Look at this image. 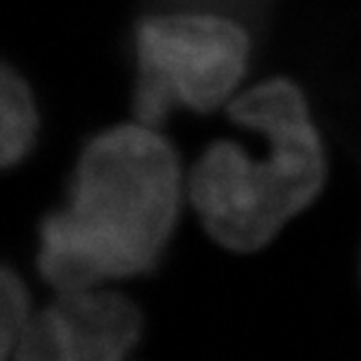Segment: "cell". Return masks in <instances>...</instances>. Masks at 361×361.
Returning <instances> with one entry per match:
<instances>
[{"label":"cell","mask_w":361,"mask_h":361,"mask_svg":"<svg viewBox=\"0 0 361 361\" xmlns=\"http://www.w3.org/2000/svg\"><path fill=\"white\" fill-rule=\"evenodd\" d=\"M228 116L262 135L252 154L238 142H216L190 176V200L204 231L224 248L252 252L270 244L324 188L326 152L302 92L270 79L238 96Z\"/></svg>","instance_id":"7a4b0ae2"},{"label":"cell","mask_w":361,"mask_h":361,"mask_svg":"<svg viewBox=\"0 0 361 361\" xmlns=\"http://www.w3.org/2000/svg\"><path fill=\"white\" fill-rule=\"evenodd\" d=\"M157 11H196L216 13L233 20L259 18L270 0H150Z\"/></svg>","instance_id":"52a82bcc"},{"label":"cell","mask_w":361,"mask_h":361,"mask_svg":"<svg viewBox=\"0 0 361 361\" xmlns=\"http://www.w3.org/2000/svg\"><path fill=\"white\" fill-rule=\"evenodd\" d=\"M144 318L137 305L109 290H83L35 314L9 361H128Z\"/></svg>","instance_id":"277c9868"},{"label":"cell","mask_w":361,"mask_h":361,"mask_svg":"<svg viewBox=\"0 0 361 361\" xmlns=\"http://www.w3.org/2000/svg\"><path fill=\"white\" fill-rule=\"evenodd\" d=\"M31 314V294L22 276L9 266L3 268L0 279V353L9 361L24 331L33 322Z\"/></svg>","instance_id":"8992f818"},{"label":"cell","mask_w":361,"mask_h":361,"mask_svg":"<svg viewBox=\"0 0 361 361\" xmlns=\"http://www.w3.org/2000/svg\"><path fill=\"white\" fill-rule=\"evenodd\" d=\"M37 137V109L24 79L11 68L0 81V161L5 168L29 157Z\"/></svg>","instance_id":"5b68a950"},{"label":"cell","mask_w":361,"mask_h":361,"mask_svg":"<svg viewBox=\"0 0 361 361\" xmlns=\"http://www.w3.org/2000/svg\"><path fill=\"white\" fill-rule=\"evenodd\" d=\"M180 166L154 126L124 124L83 148L61 209L39 224L37 270L59 294L161 266L180 214Z\"/></svg>","instance_id":"6da1fadb"},{"label":"cell","mask_w":361,"mask_h":361,"mask_svg":"<svg viewBox=\"0 0 361 361\" xmlns=\"http://www.w3.org/2000/svg\"><path fill=\"white\" fill-rule=\"evenodd\" d=\"M135 114L148 126L170 111L218 109L242 83L250 42L233 18L196 11H157L135 29Z\"/></svg>","instance_id":"3957f363"}]
</instances>
